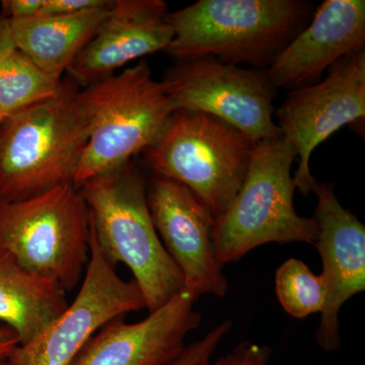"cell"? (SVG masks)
Masks as SVG:
<instances>
[{
    "instance_id": "cell-1",
    "label": "cell",
    "mask_w": 365,
    "mask_h": 365,
    "mask_svg": "<svg viewBox=\"0 0 365 365\" xmlns=\"http://www.w3.org/2000/svg\"><path fill=\"white\" fill-rule=\"evenodd\" d=\"M307 0H199L168 14L176 61L211 56L223 63L267 69L313 18Z\"/></svg>"
},
{
    "instance_id": "cell-2",
    "label": "cell",
    "mask_w": 365,
    "mask_h": 365,
    "mask_svg": "<svg viewBox=\"0 0 365 365\" xmlns=\"http://www.w3.org/2000/svg\"><path fill=\"white\" fill-rule=\"evenodd\" d=\"M90 211L91 230L113 266L134 276L150 313L184 288L181 271L163 247L148 203V180L133 160L78 187Z\"/></svg>"
},
{
    "instance_id": "cell-3",
    "label": "cell",
    "mask_w": 365,
    "mask_h": 365,
    "mask_svg": "<svg viewBox=\"0 0 365 365\" xmlns=\"http://www.w3.org/2000/svg\"><path fill=\"white\" fill-rule=\"evenodd\" d=\"M81 88L63 78L52 100L0 125V201L16 202L73 184L88 138Z\"/></svg>"
},
{
    "instance_id": "cell-4",
    "label": "cell",
    "mask_w": 365,
    "mask_h": 365,
    "mask_svg": "<svg viewBox=\"0 0 365 365\" xmlns=\"http://www.w3.org/2000/svg\"><path fill=\"white\" fill-rule=\"evenodd\" d=\"M297 158L282 136L255 144L241 188L215 220L213 242L223 266L242 260L262 245L316 242L314 217L297 215L294 206L292 168Z\"/></svg>"
},
{
    "instance_id": "cell-5",
    "label": "cell",
    "mask_w": 365,
    "mask_h": 365,
    "mask_svg": "<svg viewBox=\"0 0 365 365\" xmlns=\"http://www.w3.org/2000/svg\"><path fill=\"white\" fill-rule=\"evenodd\" d=\"M81 98L88 138L73 180L78 188L143 153L175 112L162 81L143 60L81 88Z\"/></svg>"
},
{
    "instance_id": "cell-6",
    "label": "cell",
    "mask_w": 365,
    "mask_h": 365,
    "mask_svg": "<svg viewBox=\"0 0 365 365\" xmlns=\"http://www.w3.org/2000/svg\"><path fill=\"white\" fill-rule=\"evenodd\" d=\"M255 144L218 118L178 110L141 155L151 175L181 182L216 220L241 188Z\"/></svg>"
},
{
    "instance_id": "cell-7",
    "label": "cell",
    "mask_w": 365,
    "mask_h": 365,
    "mask_svg": "<svg viewBox=\"0 0 365 365\" xmlns=\"http://www.w3.org/2000/svg\"><path fill=\"white\" fill-rule=\"evenodd\" d=\"M90 227V211L74 184L26 200L0 201V250L66 292L78 284L88 266Z\"/></svg>"
},
{
    "instance_id": "cell-8",
    "label": "cell",
    "mask_w": 365,
    "mask_h": 365,
    "mask_svg": "<svg viewBox=\"0 0 365 365\" xmlns=\"http://www.w3.org/2000/svg\"><path fill=\"white\" fill-rule=\"evenodd\" d=\"M160 81L174 111L211 115L255 143L282 136L273 118L278 90L266 69L223 63L211 56L194 57L178 60Z\"/></svg>"
},
{
    "instance_id": "cell-9",
    "label": "cell",
    "mask_w": 365,
    "mask_h": 365,
    "mask_svg": "<svg viewBox=\"0 0 365 365\" xmlns=\"http://www.w3.org/2000/svg\"><path fill=\"white\" fill-rule=\"evenodd\" d=\"M324 79L290 91L275 111L283 138L297 153L295 188L309 196L317 180L309 160L317 146L346 126H356L365 118V48L338 60Z\"/></svg>"
},
{
    "instance_id": "cell-10",
    "label": "cell",
    "mask_w": 365,
    "mask_h": 365,
    "mask_svg": "<svg viewBox=\"0 0 365 365\" xmlns=\"http://www.w3.org/2000/svg\"><path fill=\"white\" fill-rule=\"evenodd\" d=\"M145 307L135 281H125L98 248L90 227V259L76 299L9 359L19 365H71L86 343L112 319Z\"/></svg>"
},
{
    "instance_id": "cell-11",
    "label": "cell",
    "mask_w": 365,
    "mask_h": 365,
    "mask_svg": "<svg viewBox=\"0 0 365 365\" xmlns=\"http://www.w3.org/2000/svg\"><path fill=\"white\" fill-rule=\"evenodd\" d=\"M148 203L163 247L181 271L184 288L225 297L228 282L216 255L215 218L181 182L151 175Z\"/></svg>"
},
{
    "instance_id": "cell-12",
    "label": "cell",
    "mask_w": 365,
    "mask_h": 365,
    "mask_svg": "<svg viewBox=\"0 0 365 365\" xmlns=\"http://www.w3.org/2000/svg\"><path fill=\"white\" fill-rule=\"evenodd\" d=\"M313 193L318 198L313 216L318 237L314 245L323 263L327 294L314 337L322 350L333 352L341 346V307L365 289V227L341 205L332 182L317 181Z\"/></svg>"
},
{
    "instance_id": "cell-13",
    "label": "cell",
    "mask_w": 365,
    "mask_h": 365,
    "mask_svg": "<svg viewBox=\"0 0 365 365\" xmlns=\"http://www.w3.org/2000/svg\"><path fill=\"white\" fill-rule=\"evenodd\" d=\"M200 295L182 288L167 304L138 323L124 317L103 326L71 365H170L185 349V340L201 325L194 307Z\"/></svg>"
},
{
    "instance_id": "cell-14",
    "label": "cell",
    "mask_w": 365,
    "mask_h": 365,
    "mask_svg": "<svg viewBox=\"0 0 365 365\" xmlns=\"http://www.w3.org/2000/svg\"><path fill=\"white\" fill-rule=\"evenodd\" d=\"M163 0H116L91 42L72 62L67 78L81 88L111 76L129 62L165 51L172 42Z\"/></svg>"
},
{
    "instance_id": "cell-15",
    "label": "cell",
    "mask_w": 365,
    "mask_h": 365,
    "mask_svg": "<svg viewBox=\"0 0 365 365\" xmlns=\"http://www.w3.org/2000/svg\"><path fill=\"white\" fill-rule=\"evenodd\" d=\"M364 48V0H326L266 71L277 90H297L319 83L338 60Z\"/></svg>"
},
{
    "instance_id": "cell-16",
    "label": "cell",
    "mask_w": 365,
    "mask_h": 365,
    "mask_svg": "<svg viewBox=\"0 0 365 365\" xmlns=\"http://www.w3.org/2000/svg\"><path fill=\"white\" fill-rule=\"evenodd\" d=\"M112 4L66 16L11 21L14 45L36 66L62 79L104 23Z\"/></svg>"
},
{
    "instance_id": "cell-17",
    "label": "cell",
    "mask_w": 365,
    "mask_h": 365,
    "mask_svg": "<svg viewBox=\"0 0 365 365\" xmlns=\"http://www.w3.org/2000/svg\"><path fill=\"white\" fill-rule=\"evenodd\" d=\"M66 290L36 275L0 250V322L26 344L68 307Z\"/></svg>"
},
{
    "instance_id": "cell-18",
    "label": "cell",
    "mask_w": 365,
    "mask_h": 365,
    "mask_svg": "<svg viewBox=\"0 0 365 365\" xmlns=\"http://www.w3.org/2000/svg\"><path fill=\"white\" fill-rule=\"evenodd\" d=\"M62 81L14 50L0 66V115L6 119L52 100L61 90Z\"/></svg>"
},
{
    "instance_id": "cell-19",
    "label": "cell",
    "mask_w": 365,
    "mask_h": 365,
    "mask_svg": "<svg viewBox=\"0 0 365 365\" xmlns=\"http://www.w3.org/2000/svg\"><path fill=\"white\" fill-rule=\"evenodd\" d=\"M276 294L290 316L304 319L321 313L326 302V285L321 274L312 272L306 263L292 258L277 269Z\"/></svg>"
},
{
    "instance_id": "cell-20",
    "label": "cell",
    "mask_w": 365,
    "mask_h": 365,
    "mask_svg": "<svg viewBox=\"0 0 365 365\" xmlns=\"http://www.w3.org/2000/svg\"><path fill=\"white\" fill-rule=\"evenodd\" d=\"M232 327V322L230 319L222 322L206 334L202 339L186 346L176 361L170 365H202L204 362L208 361Z\"/></svg>"
},
{
    "instance_id": "cell-21",
    "label": "cell",
    "mask_w": 365,
    "mask_h": 365,
    "mask_svg": "<svg viewBox=\"0 0 365 365\" xmlns=\"http://www.w3.org/2000/svg\"><path fill=\"white\" fill-rule=\"evenodd\" d=\"M272 350L266 345L251 341H242L232 351L223 355L215 362H204L202 365H269Z\"/></svg>"
},
{
    "instance_id": "cell-22",
    "label": "cell",
    "mask_w": 365,
    "mask_h": 365,
    "mask_svg": "<svg viewBox=\"0 0 365 365\" xmlns=\"http://www.w3.org/2000/svg\"><path fill=\"white\" fill-rule=\"evenodd\" d=\"M110 0H45L37 16H66L107 6Z\"/></svg>"
},
{
    "instance_id": "cell-23",
    "label": "cell",
    "mask_w": 365,
    "mask_h": 365,
    "mask_svg": "<svg viewBox=\"0 0 365 365\" xmlns=\"http://www.w3.org/2000/svg\"><path fill=\"white\" fill-rule=\"evenodd\" d=\"M45 0H2L0 9L9 21L28 20L39 14Z\"/></svg>"
},
{
    "instance_id": "cell-24",
    "label": "cell",
    "mask_w": 365,
    "mask_h": 365,
    "mask_svg": "<svg viewBox=\"0 0 365 365\" xmlns=\"http://www.w3.org/2000/svg\"><path fill=\"white\" fill-rule=\"evenodd\" d=\"M11 21L2 14L0 9V66L9 54L16 50Z\"/></svg>"
},
{
    "instance_id": "cell-25",
    "label": "cell",
    "mask_w": 365,
    "mask_h": 365,
    "mask_svg": "<svg viewBox=\"0 0 365 365\" xmlns=\"http://www.w3.org/2000/svg\"><path fill=\"white\" fill-rule=\"evenodd\" d=\"M19 346L20 339L14 331L9 327L0 325V362L9 359Z\"/></svg>"
},
{
    "instance_id": "cell-26",
    "label": "cell",
    "mask_w": 365,
    "mask_h": 365,
    "mask_svg": "<svg viewBox=\"0 0 365 365\" xmlns=\"http://www.w3.org/2000/svg\"><path fill=\"white\" fill-rule=\"evenodd\" d=\"M0 365H19V364H16V362H14L13 360L7 359V360H4V361L0 362Z\"/></svg>"
},
{
    "instance_id": "cell-27",
    "label": "cell",
    "mask_w": 365,
    "mask_h": 365,
    "mask_svg": "<svg viewBox=\"0 0 365 365\" xmlns=\"http://www.w3.org/2000/svg\"><path fill=\"white\" fill-rule=\"evenodd\" d=\"M4 119H6V118H4L1 116V115H0V125L2 124V122L4 121Z\"/></svg>"
}]
</instances>
